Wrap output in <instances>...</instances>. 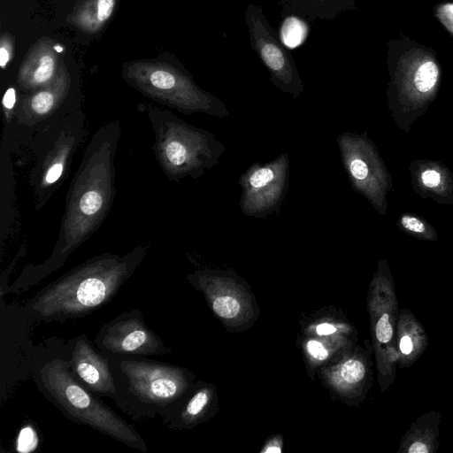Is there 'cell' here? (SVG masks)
Wrapping results in <instances>:
<instances>
[{"instance_id": "27", "label": "cell", "mask_w": 453, "mask_h": 453, "mask_svg": "<svg viewBox=\"0 0 453 453\" xmlns=\"http://www.w3.org/2000/svg\"><path fill=\"white\" fill-rule=\"evenodd\" d=\"M444 10H445V14H447L448 18L453 19V4H449L445 5ZM451 29L453 32V23L451 26Z\"/></svg>"}, {"instance_id": "22", "label": "cell", "mask_w": 453, "mask_h": 453, "mask_svg": "<svg viewBox=\"0 0 453 453\" xmlns=\"http://www.w3.org/2000/svg\"><path fill=\"white\" fill-rule=\"evenodd\" d=\"M307 350L315 359L324 360L328 353L323 344L316 340H310L307 342Z\"/></svg>"}, {"instance_id": "23", "label": "cell", "mask_w": 453, "mask_h": 453, "mask_svg": "<svg viewBox=\"0 0 453 453\" xmlns=\"http://www.w3.org/2000/svg\"><path fill=\"white\" fill-rule=\"evenodd\" d=\"M16 105V90L13 88H8L3 97V106L4 109V117L7 119L10 111H12V115Z\"/></svg>"}, {"instance_id": "9", "label": "cell", "mask_w": 453, "mask_h": 453, "mask_svg": "<svg viewBox=\"0 0 453 453\" xmlns=\"http://www.w3.org/2000/svg\"><path fill=\"white\" fill-rule=\"evenodd\" d=\"M237 182L242 189L239 206L244 216L265 219L278 213L288 191V153L265 164L254 162Z\"/></svg>"}, {"instance_id": "18", "label": "cell", "mask_w": 453, "mask_h": 453, "mask_svg": "<svg viewBox=\"0 0 453 453\" xmlns=\"http://www.w3.org/2000/svg\"><path fill=\"white\" fill-rule=\"evenodd\" d=\"M307 25L296 17L285 19L280 28V38L284 45L296 48L300 45L307 36Z\"/></svg>"}, {"instance_id": "10", "label": "cell", "mask_w": 453, "mask_h": 453, "mask_svg": "<svg viewBox=\"0 0 453 453\" xmlns=\"http://www.w3.org/2000/svg\"><path fill=\"white\" fill-rule=\"evenodd\" d=\"M97 349L107 357H136L168 355L171 349L145 323L142 311H126L107 323L94 338Z\"/></svg>"}, {"instance_id": "24", "label": "cell", "mask_w": 453, "mask_h": 453, "mask_svg": "<svg viewBox=\"0 0 453 453\" xmlns=\"http://www.w3.org/2000/svg\"><path fill=\"white\" fill-rule=\"evenodd\" d=\"M114 0H98L97 19L100 21L106 20L112 12Z\"/></svg>"}, {"instance_id": "25", "label": "cell", "mask_w": 453, "mask_h": 453, "mask_svg": "<svg viewBox=\"0 0 453 453\" xmlns=\"http://www.w3.org/2000/svg\"><path fill=\"white\" fill-rule=\"evenodd\" d=\"M316 331L319 335H328L335 333L336 328L331 324L323 323L317 326Z\"/></svg>"}, {"instance_id": "20", "label": "cell", "mask_w": 453, "mask_h": 453, "mask_svg": "<svg viewBox=\"0 0 453 453\" xmlns=\"http://www.w3.org/2000/svg\"><path fill=\"white\" fill-rule=\"evenodd\" d=\"M54 71V62L51 57L43 56L40 59L39 66L34 73V81L37 84L49 81Z\"/></svg>"}, {"instance_id": "2", "label": "cell", "mask_w": 453, "mask_h": 453, "mask_svg": "<svg viewBox=\"0 0 453 453\" xmlns=\"http://www.w3.org/2000/svg\"><path fill=\"white\" fill-rule=\"evenodd\" d=\"M150 249V243H143L124 255L105 252L89 257L37 291L23 311L41 322L88 316L115 297Z\"/></svg>"}, {"instance_id": "4", "label": "cell", "mask_w": 453, "mask_h": 453, "mask_svg": "<svg viewBox=\"0 0 453 453\" xmlns=\"http://www.w3.org/2000/svg\"><path fill=\"white\" fill-rule=\"evenodd\" d=\"M155 157L173 181L198 180L215 167L227 148L213 133L187 123L170 111L150 109Z\"/></svg>"}, {"instance_id": "16", "label": "cell", "mask_w": 453, "mask_h": 453, "mask_svg": "<svg viewBox=\"0 0 453 453\" xmlns=\"http://www.w3.org/2000/svg\"><path fill=\"white\" fill-rule=\"evenodd\" d=\"M402 231L419 240L437 241L434 227L426 219L412 213H402L397 220Z\"/></svg>"}, {"instance_id": "13", "label": "cell", "mask_w": 453, "mask_h": 453, "mask_svg": "<svg viewBox=\"0 0 453 453\" xmlns=\"http://www.w3.org/2000/svg\"><path fill=\"white\" fill-rule=\"evenodd\" d=\"M412 188L422 198L453 204V173L442 163L414 160L409 166Z\"/></svg>"}, {"instance_id": "19", "label": "cell", "mask_w": 453, "mask_h": 453, "mask_svg": "<svg viewBox=\"0 0 453 453\" xmlns=\"http://www.w3.org/2000/svg\"><path fill=\"white\" fill-rule=\"evenodd\" d=\"M211 305L213 311L223 319L236 317L241 309L239 302L228 296H218L212 301Z\"/></svg>"}, {"instance_id": "1", "label": "cell", "mask_w": 453, "mask_h": 453, "mask_svg": "<svg viewBox=\"0 0 453 453\" xmlns=\"http://www.w3.org/2000/svg\"><path fill=\"white\" fill-rule=\"evenodd\" d=\"M120 134L116 119L95 132L69 185L58 238L50 256L42 264L26 265L11 291L30 288L59 269L101 226L115 196V157Z\"/></svg>"}, {"instance_id": "8", "label": "cell", "mask_w": 453, "mask_h": 453, "mask_svg": "<svg viewBox=\"0 0 453 453\" xmlns=\"http://www.w3.org/2000/svg\"><path fill=\"white\" fill-rule=\"evenodd\" d=\"M341 160L352 188L381 215H386L387 195L392 178L366 132H343L336 138Z\"/></svg>"}, {"instance_id": "7", "label": "cell", "mask_w": 453, "mask_h": 453, "mask_svg": "<svg viewBox=\"0 0 453 453\" xmlns=\"http://www.w3.org/2000/svg\"><path fill=\"white\" fill-rule=\"evenodd\" d=\"M369 310L379 382L381 391H386L396 378V330L400 310L394 280L385 259L380 260L371 284Z\"/></svg>"}, {"instance_id": "17", "label": "cell", "mask_w": 453, "mask_h": 453, "mask_svg": "<svg viewBox=\"0 0 453 453\" xmlns=\"http://www.w3.org/2000/svg\"><path fill=\"white\" fill-rule=\"evenodd\" d=\"M340 380L348 386H359L365 382L368 365L365 359L353 357L345 361L339 371Z\"/></svg>"}, {"instance_id": "5", "label": "cell", "mask_w": 453, "mask_h": 453, "mask_svg": "<svg viewBox=\"0 0 453 453\" xmlns=\"http://www.w3.org/2000/svg\"><path fill=\"white\" fill-rule=\"evenodd\" d=\"M116 383L133 418L159 415L166 426L179 413L177 400L188 387L184 371L148 357H109Z\"/></svg>"}, {"instance_id": "14", "label": "cell", "mask_w": 453, "mask_h": 453, "mask_svg": "<svg viewBox=\"0 0 453 453\" xmlns=\"http://www.w3.org/2000/svg\"><path fill=\"white\" fill-rule=\"evenodd\" d=\"M428 345L427 334L410 309L400 310L396 330L398 367L408 368L414 365Z\"/></svg>"}, {"instance_id": "26", "label": "cell", "mask_w": 453, "mask_h": 453, "mask_svg": "<svg viewBox=\"0 0 453 453\" xmlns=\"http://www.w3.org/2000/svg\"><path fill=\"white\" fill-rule=\"evenodd\" d=\"M9 61V54L7 50L2 47L0 49V65L2 68H4L5 65Z\"/></svg>"}, {"instance_id": "6", "label": "cell", "mask_w": 453, "mask_h": 453, "mask_svg": "<svg viewBox=\"0 0 453 453\" xmlns=\"http://www.w3.org/2000/svg\"><path fill=\"white\" fill-rule=\"evenodd\" d=\"M85 119V113L76 109L48 121L28 138L35 155L28 184L35 209L45 206L69 176L87 134Z\"/></svg>"}, {"instance_id": "15", "label": "cell", "mask_w": 453, "mask_h": 453, "mask_svg": "<svg viewBox=\"0 0 453 453\" xmlns=\"http://www.w3.org/2000/svg\"><path fill=\"white\" fill-rule=\"evenodd\" d=\"M440 410H430L417 418L402 437L398 453H435L440 447Z\"/></svg>"}, {"instance_id": "21", "label": "cell", "mask_w": 453, "mask_h": 453, "mask_svg": "<svg viewBox=\"0 0 453 453\" xmlns=\"http://www.w3.org/2000/svg\"><path fill=\"white\" fill-rule=\"evenodd\" d=\"M35 437H36V434H35L34 430L30 428L29 426H26L25 428L20 431L19 440H18V449L21 447L19 451H27V446L35 445Z\"/></svg>"}, {"instance_id": "12", "label": "cell", "mask_w": 453, "mask_h": 453, "mask_svg": "<svg viewBox=\"0 0 453 453\" xmlns=\"http://www.w3.org/2000/svg\"><path fill=\"white\" fill-rule=\"evenodd\" d=\"M69 348L67 360L73 376L89 391L99 397L111 398L129 415L128 404L118 388L109 357L84 334L73 338Z\"/></svg>"}, {"instance_id": "28", "label": "cell", "mask_w": 453, "mask_h": 453, "mask_svg": "<svg viewBox=\"0 0 453 453\" xmlns=\"http://www.w3.org/2000/svg\"><path fill=\"white\" fill-rule=\"evenodd\" d=\"M265 452H280L281 449L278 447H275V448H268L265 450Z\"/></svg>"}, {"instance_id": "3", "label": "cell", "mask_w": 453, "mask_h": 453, "mask_svg": "<svg viewBox=\"0 0 453 453\" xmlns=\"http://www.w3.org/2000/svg\"><path fill=\"white\" fill-rule=\"evenodd\" d=\"M34 379L39 391L70 420L147 452L148 446L136 429L73 376L67 359L55 357L45 361L35 370Z\"/></svg>"}, {"instance_id": "11", "label": "cell", "mask_w": 453, "mask_h": 453, "mask_svg": "<svg viewBox=\"0 0 453 453\" xmlns=\"http://www.w3.org/2000/svg\"><path fill=\"white\" fill-rule=\"evenodd\" d=\"M245 20L251 46L268 69L274 87L294 98L301 96L304 88L295 61L259 6L250 4L245 11Z\"/></svg>"}]
</instances>
